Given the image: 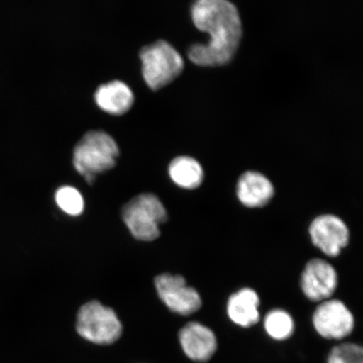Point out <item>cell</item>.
Wrapping results in <instances>:
<instances>
[{
    "instance_id": "1",
    "label": "cell",
    "mask_w": 363,
    "mask_h": 363,
    "mask_svg": "<svg viewBox=\"0 0 363 363\" xmlns=\"http://www.w3.org/2000/svg\"><path fill=\"white\" fill-rule=\"evenodd\" d=\"M192 19L199 30L211 35L207 45H192L190 61L198 66L215 67L229 62L237 52L242 35L237 7L228 0H196Z\"/></svg>"
},
{
    "instance_id": "2",
    "label": "cell",
    "mask_w": 363,
    "mask_h": 363,
    "mask_svg": "<svg viewBox=\"0 0 363 363\" xmlns=\"http://www.w3.org/2000/svg\"><path fill=\"white\" fill-rule=\"evenodd\" d=\"M119 147L112 136L101 130L85 134L74 152V165L84 177L96 176L116 166Z\"/></svg>"
},
{
    "instance_id": "3",
    "label": "cell",
    "mask_w": 363,
    "mask_h": 363,
    "mask_svg": "<svg viewBox=\"0 0 363 363\" xmlns=\"http://www.w3.org/2000/svg\"><path fill=\"white\" fill-rule=\"evenodd\" d=\"M143 75L154 91L164 88L180 75L184 62L177 50L165 40H158L143 48L140 53Z\"/></svg>"
},
{
    "instance_id": "4",
    "label": "cell",
    "mask_w": 363,
    "mask_h": 363,
    "mask_svg": "<svg viewBox=\"0 0 363 363\" xmlns=\"http://www.w3.org/2000/svg\"><path fill=\"white\" fill-rule=\"evenodd\" d=\"M76 330L89 342L108 346L117 342L123 333V326L116 313L101 302L84 303L77 315Z\"/></svg>"
},
{
    "instance_id": "5",
    "label": "cell",
    "mask_w": 363,
    "mask_h": 363,
    "mask_svg": "<svg viewBox=\"0 0 363 363\" xmlns=\"http://www.w3.org/2000/svg\"><path fill=\"white\" fill-rule=\"evenodd\" d=\"M122 216L133 237L146 242L159 237V226L167 220L164 206L152 194H140L131 199L125 204Z\"/></svg>"
},
{
    "instance_id": "6",
    "label": "cell",
    "mask_w": 363,
    "mask_h": 363,
    "mask_svg": "<svg viewBox=\"0 0 363 363\" xmlns=\"http://www.w3.org/2000/svg\"><path fill=\"white\" fill-rule=\"evenodd\" d=\"M155 285L162 301L177 314L187 316L201 308V295L187 285L183 276L163 274L157 277Z\"/></svg>"
},
{
    "instance_id": "7",
    "label": "cell",
    "mask_w": 363,
    "mask_h": 363,
    "mask_svg": "<svg viewBox=\"0 0 363 363\" xmlns=\"http://www.w3.org/2000/svg\"><path fill=\"white\" fill-rule=\"evenodd\" d=\"M313 325L322 337L342 340L352 333L355 320L343 302L328 299L316 308L313 315Z\"/></svg>"
},
{
    "instance_id": "8",
    "label": "cell",
    "mask_w": 363,
    "mask_h": 363,
    "mask_svg": "<svg viewBox=\"0 0 363 363\" xmlns=\"http://www.w3.org/2000/svg\"><path fill=\"white\" fill-rule=\"evenodd\" d=\"M313 244L329 257H337L349 242L348 227L340 218L322 215L315 218L310 226Z\"/></svg>"
},
{
    "instance_id": "9",
    "label": "cell",
    "mask_w": 363,
    "mask_h": 363,
    "mask_svg": "<svg viewBox=\"0 0 363 363\" xmlns=\"http://www.w3.org/2000/svg\"><path fill=\"white\" fill-rule=\"evenodd\" d=\"M337 274L333 265L325 260L308 262L301 276L302 291L313 302L330 299L337 287Z\"/></svg>"
},
{
    "instance_id": "10",
    "label": "cell",
    "mask_w": 363,
    "mask_h": 363,
    "mask_svg": "<svg viewBox=\"0 0 363 363\" xmlns=\"http://www.w3.org/2000/svg\"><path fill=\"white\" fill-rule=\"evenodd\" d=\"M182 348L189 359L206 362L217 350V340L213 331L199 322H189L179 333Z\"/></svg>"
},
{
    "instance_id": "11",
    "label": "cell",
    "mask_w": 363,
    "mask_h": 363,
    "mask_svg": "<svg viewBox=\"0 0 363 363\" xmlns=\"http://www.w3.org/2000/svg\"><path fill=\"white\" fill-rule=\"evenodd\" d=\"M238 197L243 206L261 208L269 203L274 195V187L265 175L247 171L240 177L237 185Z\"/></svg>"
},
{
    "instance_id": "12",
    "label": "cell",
    "mask_w": 363,
    "mask_h": 363,
    "mask_svg": "<svg viewBox=\"0 0 363 363\" xmlns=\"http://www.w3.org/2000/svg\"><path fill=\"white\" fill-rule=\"evenodd\" d=\"M99 108L112 116H122L128 112L135 102L133 90L122 81L115 80L103 84L94 94Z\"/></svg>"
},
{
    "instance_id": "13",
    "label": "cell",
    "mask_w": 363,
    "mask_h": 363,
    "mask_svg": "<svg viewBox=\"0 0 363 363\" xmlns=\"http://www.w3.org/2000/svg\"><path fill=\"white\" fill-rule=\"evenodd\" d=\"M259 305L260 298L255 290L245 288L230 295L227 303V313L235 325L248 328L260 320Z\"/></svg>"
},
{
    "instance_id": "14",
    "label": "cell",
    "mask_w": 363,
    "mask_h": 363,
    "mask_svg": "<svg viewBox=\"0 0 363 363\" xmlns=\"http://www.w3.org/2000/svg\"><path fill=\"white\" fill-rule=\"evenodd\" d=\"M169 175L174 184L186 189H194L203 180V167L197 160L190 157H178L169 165Z\"/></svg>"
},
{
    "instance_id": "15",
    "label": "cell",
    "mask_w": 363,
    "mask_h": 363,
    "mask_svg": "<svg viewBox=\"0 0 363 363\" xmlns=\"http://www.w3.org/2000/svg\"><path fill=\"white\" fill-rule=\"evenodd\" d=\"M267 333L277 340H284L291 337L294 331V322L291 315L283 310H274L264 320Z\"/></svg>"
},
{
    "instance_id": "16",
    "label": "cell",
    "mask_w": 363,
    "mask_h": 363,
    "mask_svg": "<svg viewBox=\"0 0 363 363\" xmlns=\"http://www.w3.org/2000/svg\"><path fill=\"white\" fill-rule=\"evenodd\" d=\"M56 202L59 208L66 214L77 216L84 211V202L83 196L78 189L65 186L59 189L55 195Z\"/></svg>"
},
{
    "instance_id": "17",
    "label": "cell",
    "mask_w": 363,
    "mask_h": 363,
    "mask_svg": "<svg viewBox=\"0 0 363 363\" xmlns=\"http://www.w3.org/2000/svg\"><path fill=\"white\" fill-rule=\"evenodd\" d=\"M328 363H363V350L359 345L343 343L333 348Z\"/></svg>"
}]
</instances>
